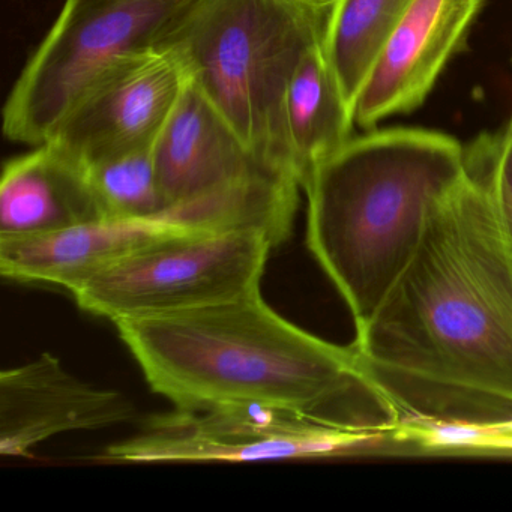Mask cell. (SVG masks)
<instances>
[{"mask_svg":"<svg viewBox=\"0 0 512 512\" xmlns=\"http://www.w3.org/2000/svg\"><path fill=\"white\" fill-rule=\"evenodd\" d=\"M275 247L257 229L191 233L142 248L70 293L82 310L113 323L199 310L259 290Z\"/></svg>","mask_w":512,"mask_h":512,"instance_id":"cell-6","label":"cell"},{"mask_svg":"<svg viewBox=\"0 0 512 512\" xmlns=\"http://www.w3.org/2000/svg\"><path fill=\"white\" fill-rule=\"evenodd\" d=\"M190 205L131 220H100L62 232L0 239V272L19 283H44L68 292L94 272L157 242L208 232Z\"/></svg>","mask_w":512,"mask_h":512,"instance_id":"cell-11","label":"cell"},{"mask_svg":"<svg viewBox=\"0 0 512 512\" xmlns=\"http://www.w3.org/2000/svg\"><path fill=\"white\" fill-rule=\"evenodd\" d=\"M287 140L299 182L352 139L355 116L347 106L323 44L302 59L284 100Z\"/></svg>","mask_w":512,"mask_h":512,"instance_id":"cell-14","label":"cell"},{"mask_svg":"<svg viewBox=\"0 0 512 512\" xmlns=\"http://www.w3.org/2000/svg\"><path fill=\"white\" fill-rule=\"evenodd\" d=\"M154 146L116 155L88 167L107 220L151 218L166 211L155 166Z\"/></svg>","mask_w":512,"mask_h":512,"instance_id":"cell-16","label":"cell"},{"mask_svg":"<svg viewBox=\"0 0 512 512\" xmlns=\"http://www.w3.org/2000/svg\"><path fill=\"white\" fill-rule=\"evenodd\" d=\"M188 79L172 47L127 53L82 92L49 142L58 143L86 169L155 145Z\"/></svg>","mask_w":512,"mask_h":512,"instance_id":"cell-8","label":"cell"},{"mask_svg":"<svg viewBox=\"0 0 512 512\" xmlns=\"http://www.w3.org/2000/svg\"><path fill=\"white\" fill-rule=\"evenodd\" d=\"M412 4L413 0H334L323 47L353 116L376 59Z\"/></svg>","mask_w":512,"mask_h":512,"instance_id":"cell-15","label":"cell"},{"mask_svg":"<svg viewBox=\"0 0 512 512\" xmlns=\"http://www.w3.org/2000/svg\"><path fill=\"white\" fill-rule=\"evenodd\" d=\"M383 428L338 427L263 404L178 409L146 419L142 430L109 446L113 463H254L334 457L373 442Z\"/></svg>","mask_w":512,"mask_h":512,"instance_id":"cell-7","label":"cell"},{"mask_svg":"<svg viewBox=\"0 0 512 512\" xmlns=\"http://www.w3.org/2000/svg\"><path fill=\"white\" fill-rule=\"evenodd\" d=\"M115 325L151 388L178 409L263 404L338 427H377L352 416L353 397L371 395L353 344L299 328L272 310L260 289Z\"/></svg>","mask_w":512,"mask_h":512,"instance_id":"cell-2","label":"cell"},{"mask_svg":"<svg viewBox=\"0 0 512 512\" xmlns=\"http://www.w3.org/2000/svg\"><path fill=\"white\" fill-rule=\"evenodd\" d=\"M154 155L167 209L257 179H296L262 163L191 79L155 142Z\"/></svg>","mask_w":512,"mask_h":512,"instance_id":"cell-12","label":"cell"},{"mask_svg":"<svg viewBox=\"0 0 512 512\" xmlns=\"http://www.w3.org/2000/svg\"><path fill=\"white\" fill-rule=\"evenodd\" d=\"M352 344L391 425L512 412V248L475 145Z\"/></svg>","mask_w":512,"mask_h":512,"instance_id":"cell-1","label":"cell"},{"mask_svg":"<svg viewBox=\"0 0 512 512\" xmlns=\"http://www.w3.org/2000/svg\"><path fill=\"white\" fill-rule=\"evenodd\" d=\"M482 7L484 0H413L359 94L356 127L371 130L422 106Z\"/></svg>","mask_w":512,"mask_h":512,"instance_id":"cell-9","label":"cell"},{"mask_svg":"<svg viewBox=\"0 0 512 512\" xmlns=\"http://www.w3.org/2000/svg\"><path fill=\"white\" fill-rule=\"evenodd\" d=\"M194 0H65L4 107L11 142L44 145L82 92L127 53L161 46Z\"/></svg>","mask_w":512,"mask_h":512,"instance_id":"cell-5","label":"cell"},{"mask_svg":"<svg viewBox=\"0 0 512 512\" xmlns=\"http://www.w3.org/2000/svg\"><path fill=\"white\" fill-rule=\"evenodd\" d=\"M479 154L512 248V119L502 133L482 139Z\"/></svg>","mask_w":512,"mask_h":512,"instance_id":"cell-17","label":"cell"},{"mask_svg":"<svg viewBox=\"0 0 512 512\" xmlns=\"http://www.w3.org/2000/svg\"><path fill=\"white\" fill-rule=\"evenodd\" d=\"M134 418L122 392L95 388L52 353L0 373V455L31 457L58 434L103 430Z\"/></svg>","mask_w":512,"mask_h":512,"instance_id":"cell-10","label":"cell"},{"mask_svg":"<svg viewBox=\"0 0 512 512\" xmlns=\"http://www.w3.org/2000/svg\"><path fill=\"white\" fill-rule=\"evenodd\" d=\"M466 172V149L424 128L352 137L302 181L307 245L346 302L355 329L412 260L434 203Z\"/></svg>","mask_w":512,"mask_h":512,"instance_id":"cell-3","label":"cell"},{"mask_svg":"<svg viewBox=\"0 0 512 512\" xmlns=\"http://www.w3.org/2000/svg\"><path fill=\"white\" fill-rule=\"evenodd\" d=\"M332 7L334 0H194L161 44L178 53L254 155L298 181L284 100L302 59L325 43Z\"/></svg>","mask_w":512,"mask_h":512,"instance_id":"cell-4","label":"cell"},{"mask_svg":"<svg viewBox=\"0 0 512 512\" xmlns=\"http://www.w3.org/2000/svg\"><path fill=\"white\" fill-rule=\"evenodd\" d=\"M107 220L88 169L55 142L4 164L0 239H23Z\"/></svg>","mask_w":512,"mask_h":512,"instance_id":"cell-13","label":"cell"}]
</instances>
